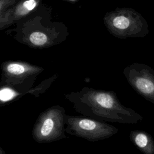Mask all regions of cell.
<instances>
[{
	"instance_id": "5b68a950",
	"label": "cell",
	"mask_w": 154,
	"mask_h": 154,
	"mask_svg": "<svg viewBox=\"0 0 154 154\" xmlns=\"http://www.w3.org/2000/svg\"><path fill=\"white\" fill-rule=\"evenodd\" d=\"M114 27L122 35L126 37H144L149 33L146 20L132 9H124L113 19Z\"/></svg>"
},
{
	"instance_id": "9c48e42d",
	"label": "cell",
	"mask_w": 154,
	"mask_h": 154,
	"mask_svg": "<svg viewBox=\"0 0 154 154\" xmlns=\"http://www.w3.org/2000/svg\"><path fill=\"white\" fill-rule=\"evenodd\" d=\"M37 5L35 0H26L23 2L19 10V14H23L32 10Z\"/></svg>"
},
{
	"instance_id": "8fae6325",
	"label": "cell",
	"mask_w": 154,
	"mask_h": 154,
	"mask_svg": "<svg viewBox=\"0 0 154 154\" xmlns=\"http://www.w3.org/2000/svg\"><path fill=\"white\" fill-rule=\"evenodd\" d=\"M0 154H7L5 153V152L3 150V149L1 147H0Z\"/></svg>"
},
{
	"instance_id": "7c38bea8",
	"label": "cell",
	"mask_w": 154,
	"mask_h": 154,
	"mask_svg": "<svg viewBox=\"0 0 154 154\" xmlns=\"http://www.w3.org/2000/svg\"><path fill=\"white\" fill-rule=\"evenodd\" d=\"M71 1H74V0H71Z\"/></svg>"
},
{
	"instance_id": "3957f363",
	"label": "cell",
	"mask_w": 154,
	"mask_h": 154,
	"mask_svg": "<svg viewBox=\"0 0 154 154\" xmlns=\"http://www.w3.org/2000/svg\"><path fill=\"white\" fill-rule=\"evenodd\" d=\"M66 132L69 135L93 142L108 138L118 132V129L106 122L85 116L66 115Z\"/></svg>"
},
{
	"instance_id": "30bf717a",
	"label": "cell",
	"mask_w": 154,
	"mask_h": 154,
	"mask_svg": "<svg viewBox=\"0 0 154 154\" xmlns=\"http://www.w3.org/2000/svg\"><path fill=\"white\" fill-rule=\"evenodd\" d=\"M15 96V93L10 88H3L1 90V99L4 101L8 100Z\"/></svg>"
},
{
	"instance_id": "ba28073f",
	"label": "cell",
	"mask_w": 154,
	"mask_h": 154,
	"mask_svg": "<svg viewBox=\"0 0 154 154\" xmlns=\"http://www.w3.org/2000/svg\"><path fill=\"white\" fill-rule=\"evenodd\" d=\"M8 73L13 75H20L25 72V67L19 63H11L7 67Z\"/></svg>"
},
{
	"instance_id": "7a4b0ae2",
	"label": "cell",
	"mask_w": 154,
	"mask_h": 154,
	"mask_svg": "<svg viewBox=\"0 0 154 154\" xmlns=\"http://www.w3.org/2000/svg\"><path fill=\"white\" fill-rule=\"evenodd\" d=\"M66 111L59 105L52 106L37 117L32 129V137L38 143H49L67 138Z\"/></svg>"
},
{
	"instance_id": "52a82bcc",
	"label": "cell",
	"mask_w": 154,
	"mask_h": 154,
	"mask_svg": "<svg viewBox=\"0 0 154 154\" xmlns=\"http://www.w3.org/2000/svg\"><path fill=\"white\" fill-rule=\"evenodd\" d=\"M30 42L35 46L44 45L48 40L46 34L41 32H34L29 35Z\"/></svg>"
},
{
	"instance_id": "277c9868",
	"label": "cell",
	"mask_w": 154,
	"mask_h": 154,
	"mask_svg": "<svg viewBox=\"0 0 154 154\" xmlns=\"http://www.w3.org/2000/svg\"><path fill=\"white\" fill-rule=\"evenodd\" d=\"M126 75L134 90L154 103V70L148 65L135 63L127 68Z\"/></svg>"
},
{
	"instance_id": "8992f818",
	"label": "cell",
	"mask_w": 154,
	"mask_h": 154,
	"mask_svg": "<svg viewBox=\"0 0 154 154\" xmlns=\"http://www.w3.org/2000/svg\"><path fill=\"white\" fill-rule=\"evenodd\" d=\"M130 140L144 154H154V141L152 137L142 130H134L130 132Z\"/></svg>"
},
{
	"instance_id": "6da1fadb",
	"label": "cell",
	"mask_w": 154,
	"mask_h": 154,
	"mask_svg": "<svg viewBox=\"0 0 154 154\" xmlns=\"http://www.w3.org/2000/svg\"><path fill=\"white\" fill-rule=\"evenodd\" d=\"M67 97L77 112L100 122L135 124L143 119L134 109L121 104L113 92L86 90Z\"/></svg>"
}]
</instances>
